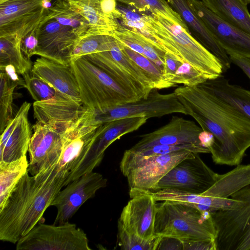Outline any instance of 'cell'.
Instances as JSON below:
<instances>
[{"label":"cell","instance_id":"6da1fadb","mask_svg":"<svg viewBox=\"0 0 250 250\" xmlns=\"http://www.w3.org/2000/svg\"><path fill=\"white\" fill-rule=\"evenodd\" d=\"M203 130L215 141L209 148L214 163L230 166L241 164L250 147V120L231 105L200 84L182 86L174 91Z\"/></svg>","mask_w":250,"mask_h":250},{"label":"cell","instance_id":"7a4b0ae2","mask_svg":"<svg viewBox=\"0 0 250 250\" xmlns=\"http://www.w3.org/2000/svg\"><path fill=\"white\" fill-rule=\"evenodd\" d=\"M27 171L0 209V240L16 244L39 223L67 178L50 169L35 175Z\"/></svg>","mask_w":250,"mask_h":250},{"label":"cell","instance_id":"3957f363","mask_svg":"<svg viewBox=\"0 0 250 250\" xmlns=\"http://www.w3.org/2000/svg\"><path fill=\"white\" fill-rule=\"evenodd\" d=\"M146 37L155 46L176 59L187 62L212 79L222 75L219 60L190 34L168 19L145 13Z\"/></svg>","mask_w":250,"mask_h":250},{"label":"cell","instance_id":"277c9868","mask_svg":"<svg viewBox=\"0 0 250 250\" xmlns=\"http://www.w3.org/2000/svg\"><path fill=\"white\" fill-rule=\"evenodd\" d=\"M81 102L87 109H102L141 99L85 56L73 59Z\"/></svg>","mask_w":250,"mask_h":250},{"label":"cell","instance_id":"5b68a950","mask_svg":"<svg viewBox=\"0 0 250 250\" xmlns=\"http://www.w3.org/2000/svg\"><path fill=\"white\" fill-rule=\"evenodd\" d=\"M155 234L182 242L215 240L216 231L211 212L179 203L157 204Z\"/></svg>","mask_w":250,"mask_h":250},{"label":"cell","instance_id":"8992f818","mask_svg":"<svg viewBox=\"0 0 250 250\" xmlns=\"http://www.w3.org/2000/svg\"><path fill=\"white\" fill-rule=\"evenodd\" d=\"M153 89L147 97L134 102L102 109H87L81 119L85 125H101L122 118L161 117L172 113L187 115L184 105L174 92L161 94Z\"/></svg>","mask_w":250,"mask_h":250},{"label":"cell","instance_id":"52a82bcc","mask_svg":"<svg viewBox=\"0 0 250 250\" xmlns=\"http://www.w3.org/2000/svg\"><path fill=\"white\" fill-rule=\"evenodd\" d=\"M191 152L181 150L145 158L123 154L120 168L127 179L130 198L152 191L166 174Z\"/></svg>","mask_w":250,"mask_h":250},{"label":"cell","instance_id":"ba28073f","mask_svg":"<svg viewBox=\"0 0 250 250\" xmlns=\"http://www.w3.org/2000/svg\"><path fill=\"white\" fill-rule=\"evenodd\" d=\"M230 197L242 199L238 208L211 212L217 250H250V187Z\"/></svg>","mask_w":250,"mask_h":250},{"label":"cell","instance_id":"9c48e42d","mask_svg":"<svg viewBox=\"0 0 250 250\" xmlns=\"http://www.w3.org/2000/svg\"><path fill=\"white\" fill-rule=\"evenodd\" d=\"M141 99L154 89L146 73L123 51L116 39L106 50L84 56Z\"/></svg>","mask_w":250,"mask_h":250},{"label":"cell","instance_id":"30bf717a","mask_svg":"<svg viewBox=\"0 0 250 250\" xmlns=\"http://www.w3.org/2000/svg\"><path fill=\"white\" fill-rule=\"evenodd\" d=\"M17 250H91L86 234L69 222L39 223L16 243Z\"/></svg>","mask_w":250,"mask_h":250},{"label":"cell","instance_id":"8fae6325","mask_svg":"<svg viewBox=\"0 0 250 250\" xmlns=\"http://www.w3.org/2000/svg\"><path fill=\"white\" fill-rule=\"evenodd\" d=\"M218 175L204 163L199 153L191 152L166 174L152 191L173 189L201 194L212 186Z\"/></svg>","mask_w":250,"mask_h":250},{"label":"cell","instance_id":"7c38bea8","mask_svg":"<svg viewBox=\"0 0 250 250\" xmlns=\"http://www.w3.org/2000/svg\"><path fill=\"white\" fill-rule=\"evenodd\" d=\"M101 125H85L80 120L62 134V149L57 164L49 169L71 182L86 157Z\"/></svg>","mask_w":250,"mask_h":250},{"label":"cell","instance_id":"4fadbf2b","mask_svg":"<svg viewBox=\"0 0 250 250\" xmlns=\"http://www.w3.org/2000/svg\"><path fill=\"white\" fill-rule=\"evenodd\" d=\"M42 0H0V37L12 36L21 39L45 19L49 10Z\"/></svg>","mask_w":250,"mask_h":250},{"label":"cell","instance_id":"5bb4252c","mask_svg":"<svg viewBox=\"0 0 250 250\" xmlns=\"http://www.w3.org/2000/svg\"><path fill=\"white\" fill-rule=\"evenodd\" d=\"M107 180L98 172L91 171L68 184L61 190L51 204L57 210L54 222L60 225L68 222L80 208L96 192L106 187Z\"/></svg>","mask_w":250,"mask_h":250},{"label":"cell","instance_id":"9a60e30c","mask_svg":"<svg viewBox=\"0 0 250 250\" xmlns=\"http://www.w3.org/2000/svg\"><path fill=\"white\" fill-rule=\"evenodd\" d=\"M36 32L38 40L36 55L70 64L73 49L80 38L72 29L47 16L38 25Z\"/></svg>","mask_w":250,"mask_h":250},{"label":"cell","instance_id":"2e32d148","mask_svg":"<svg viewBox=\"0 0 250 250\" xmlns=\"http://www.w3.org/2000/svg\"><path fill=\"white\" fill-rule=\"evenodd\" d=\"M145 117L122 118L101 124L90 150L72 181L93 171L102 161L107 147L123 136L138 129L146 123Z\"/></svg>","mask_w":250,"mask_h":250},{"label":"cell","instance_id":"e0dca14e","mask_svg":"<svg viewBox=\"0 0 250 250\" xmlns=\"http://www.w3.org/2000/svg\"><path fill=\"white\" fill-rule=\"evenodd\" d=\"M33 133L29 146L28 172L35 176L53 167L62 149V133L37 122L33 126Z\"/></svg>","mask_w":250,"mask_h":250},{"label":"cell","instance_id":"ac0fdd59","mask_svg":"<svg viewBox=\"0 0 250 250\" xmlns=\"http://www.w3.org/2000/svg\"><path fill=\"white\" fill-rule=\"evenodd\" d=\"M189 6L204 22L228 55L250 57V34L228 23L207 8L199 0H188Z\"/></svg>","mask_w":250,"mask_h":250},{"label":"cell","instance_id":"d6986e66","mask_svg":"<svg viewBox=\"0 0 250 250\" xmlns=\"http://www.w3.org/2000/svg\"><path fill=\"white\" fill-rule=\"evenodd\" d=\"M201 127L192 121L182 117L172 116L165 125L139 136L140 140L130 148L137 151L159 145H193L201 146L199 135Z\"/></svg>","mask_w":250,"mask_h":250},{"label":"cell","instance_id":"ffe728a7","mask_svg":"<svg viewBox=\"0 0 250 250\" xmlns=\"http://www.w3.org/2000/svg\"><path fill=\"white\" fill-rule=\"evenodd\" d=\"M33 107L37 122L62 133L78 122L87 109L81 102L69 98L35 101Z\"/></svg>","mask_w":250,"mask_h":250},{"label":"cell","instance_id":"44dd1931","mask_svg":"<svg viewBox=\"0 0 250 250\" xmlns=\"http://www.w3.org/2000/svg\"><path fill=\"white\" fill-rule=\"evenodd\" d=\"M156 202L149 193L134 196L124 207L118 221L128 232L151 238L155 235Z\"/></svg>","mask_w":250,"mask_h":250},{"label":"cell","instance_id":"7402d4cb","mask_svg":"<svg viewBox=\"0 0 250 250\" xmlns=\"http://www.w3.org/2000/svg\"><path fill=\"white\" fill-rule=\"evenodd\" d=\"M31 72L65 96L81 102L78 82L70 64L41 57L33 63Z\"/></svg>","mask_w":250,"mask_h":250},{"label":"cell","instance_id":"603a6c76","mask_svg":"<svg viewBox=\"0 0 250 250\" xmlns=\"http://www.w3.org/2000/svg\"><path fill=\"white\" fill-rule=\"evenodd\" d=\"M171 7L193 32L195 39L212 53L220 62L223 73L230 67L229 56L218 42L213 34L204 22L190 8L188 0H167Z\"/></svg>","mask_w":250,"mask_h":250},{"label":"cell","instance_id":"cb8c5ba5","mask_svg":"<svg viewBox=\"0 0 250 250\" xmlns=\"http://www.w3.org/2000/svg\"><path fill=\"white\" fill-rule=\"evenodd\" d=\"M158 201L179 203L188 205L202 211L213 212L239 207L242 199L219 198L201 194H192L173 189H163L148 192Z\"/></svg>","mask_w":250,"mask_h":250},{"label":"cell","instance_id":"d4e9b609","mask_svg":"<svg viewBox=\"0 0 250 250\" xmlns=\"http://www.w3.org/2000/svg\"><path fill=\"white\" fill-rule=\"evenodd\" d=\"M21 116L8 137L0 142V162H11L26 155L32 137L28 119L31 104L24 102L21 104Z\"/></svg>","mask_w":250,"mask_h":250},{"label":"cell","instance_id":"484cf974","mask_svg":"<svg viewBox=\"0 0 250 250\" xmlns=\"http://www.w3.org/2000/svg\"><path fill=\"white\" fill-rule=\"evenodd\" d=\"M200 85L233 106L250 120V90L230 83L222 75L208 80Z\"/></svg>","mask_w":250,"mask_h":250},{"label":"cell","instance_id":"4316f807","mask_svg":"<svg viewBox=\"0 0 250 250\" xmlns=\"http://www.w3.org/2000/svg\"><path fill=\"white\" fill-rule=\"evenodd\" d=\"M88 21L89 34L113 35L121 26L117 20L108 18L104 14L101 0H66Z\"/></svg>","mask_w":250,"mask_h":250},{"label":"cell","instance_id":"83f0119b","mask_svg":"<svg viewBox=\"0 0 250 250\" xmlns=\"http://www.w3.org/2000/svg\"><path fill=\"white\" fill-rule=\"evenodd\" d=\"M220 19L250 34V13L247 5L239 0H201Z\"/></svg>","mask_w":250,"mask_h":250},{"label":"cell","instance_id":"f1b7e54d","mask_svg":"<svg viewBox=\"0 0 250 250\" xmlns=\"http://www.w3.org/2000/svg\"><path fill=\"white\" fill-rule=\"evenodd\" d=\"M250 185V164H239L223 174H218L212 186L203 194L215 197L229 198Z\"/></svg>","mask_w":250,"mask_h":250},{"label":"cell","instance_id":"f546056e","mask_svg":"<svg viewBox=\"0 0 250 250\" xmlns=\"http://www.w3.org/2000/svg\"><path fill=\"white\" fill-rule=\"evenodd\" d=\"M113 36L125 46L146 57L163 68L166 53L154 45L143 35L122 25Z\"/></svg>","mask_w":250,"mask_h":250},{"label":"cell","instance_id":"4dcf8cb0","mask_svg":"<svg viewBox=\"0 0 250 250\" xmlns=\"http://www.w3.org/2000/svg\"><path fill=\"white\" fill-rule=\"evenodd\" d=\"M48 17L70 28L79 37L89 33L90 27L87 20L66 0H54Z\"/></svg>","mask_w":250,"mask_h":250},{"label":"cell","instance_id":"1f68e13d","mask_svg":"<svg viewBox=\"0 0 250 250\" xmlns=\"http://www.w3.org/2000/svg\"><path fill=\"white\" fill-rule=\"evenodd\" d=\"M26 155L11 162H0V209L10 196L21 178L28 171Z\"/></svg>","mask_w":250,"mask_h":250},{"label":"cell","instance_id":"d6a6232c","mask_svg":"<svg viewBox=\"0 0 250 250\" xmlns=\"http://www.w3.org/2000/svg\"><path fill=\"white\" fill-rule=\"evenodd\" d=\"M21 41L15 36L0 37V67L11 64L19 74L23 76L31 71L32 65L21 51Z\"/></svg>","mask_w":250,"mask_h":250},{"label":"cell","instance_id":"836d02e7","mask_svg":"<svg viewBox=\"0 0 250 250\" xmlns=\"http://www.w3.org/2000/svg\"><path fill=\"white\" fill-rule=\"evenodd\" d=\"M141 12L159 15L168 19L189 30L181 16L169 5L167 0H117Z\"/></svg>","mask_w":250,"mask_h":250},{"label":"cell","instance_id":"e575fe53","mask_svg":"<svg viewBox=\"0 0 250 250\" xmlns=\"http://www.w3.org/2000/svg\"><path fill=\"white\" fill-rule=\"evenodd\" d=\"M122 48L128 57L146 73L151 81L154 89L159 90L176 85L165 79L163 76V69L153 62L123 44Z\"/></svg>","mask_w":250,"mask_h":250},{"label":"cell","instance_id":"d590c367","mask_svg":"<svg viewBox=\"0 0 250 250\" xmlns=\"http://www.w3.org/2000/svg\"><path fill=\"white\" fill-rule=\"evenodd\" d=\"M0 132H3L13 119V100L14 89L18 84L7 75L0 71Z\"/></svg>","mask_w":250,"mask_h":250},{"label":"cell","instance_id":"8d00e7d4","mask_svg":"<svg viewBox=\"0 0 250 250\" xmlns=\"http://www.w3.org/2000/svg\"><path fill=\"white\" fill-rule=\"evenodd\" d=\"M115 38L104 34H87L80 38L76 44L71 60L107 50Z\"/></svg>","mask_w":250,"mask_h":250},{"label":"cell","instance_id":"74e56055","mask_svg":"<svg viewBox=\"0 0 250 250\" xmlns=\"http://www.w3.org/2000/svg\"><path fill=\"white\" fill-rule=\"evenodd\" d=\"M117 243L124 250H156L162 236L155 235L150 239H145L127 231L118 221Z\"/></svg>","mask_w":250,"mask_h":250},{"label":"cell","instance_id":"f35d334b","mask_svg":"<svg viewBox=\"0 0 250 250\" xmlns=\"http://www.w3.org/2000/svg\"><path fill=\"white\" fill-rule=\"evenodd\" d=\"M23 77L25 82V88L28 90L31 97L36 102L43 101L54 98H68L31 72L23 75Z\"/></svg>","mask_w":250,"mask_h":250},{"label":"cell","instance_id":"ab89813d","mask_svg":"<svg viewBox=\"0 0 250 250\" xmlns=\"http://www.w3.org/2000/svg\"><path fill=\"white\" fill-rule=\"evenodd\" d=\"M188 150L196 153H208L209 150L201 146L193 145H159L146 148L137 151L126 150L124 154L136 158H145L163 155L172 152Z\"/></svg>","mask_w":250,"mask_h":250},{"label":"cell","instance_id":"60d3db41","mask_svg":"<svg viewBox=\"0 0 250 250\" xmlns=\"http://www.w3.org/2000/svg\"><path fill=\"white\" fill-rule=\"evenodd\" d=\"M209 79L204 74L187 62H183L170 80L177 85L182 84L186 86H193L201 84Z\"/></svg>","mask_w":250,"mask_h":250},{"label":"cell","instance_id":"b9f144b4","mask_svg":"<svg viewBox=\"0 0 250 250\" xmlns=\"http://www.w3.org/2000/svg\"><path fill=\"white\" fill-rule=\"evenodd\" d=\"M36 28L24 36L21 41V48L24 57L28 60L36 54L38 40L36 35Z\"/></svg>","mask_w":250,"mask_h":250},{"label":"cell","instance_id":"7bdbcfd3","mask_svg":"<svg viewBox=\"0 0 250 250\" xmlns=\"http://www.w3.org/2000/svg\"><path fill=\"white\" fill-rule=\"evenodd\" d=\"M183 63V62L176 59L170 54L165 53L163 68V76L165 79L170 82V79Z\"/></svg>","mask_w":250,"mask_h":250},{"label":"cell","instance_id":"ee69618b","mask_svg":"<svg viewBox=\"0 0 250 250\" xmlns=\"http://www.w3.org/2000/svg\"><path fill=\"white\" fill-rule=\"evenodd\" d=\"M182 242L183 250H217L215 240Z\"/></svg>","mask_w":250,"mask_h":250},{"label":"cell","instance_id":"f6af8a7d","mask_svg":"<svg viewBox=\"0 0 250 250\" xmlns=\"http://www.w3.org/2000/svg\"><path fill=\"white\" fill-rule=\"evenodd\" d=\"M229 56L231 62L239 67L250 79V57L235 54Z\"/></svg>","mask_w":250,"mask_h":250},{"label":"cell","instance_id":"bcb514c9","mask_svg":"<svg viewBox=\"0 0 250 250\" xmlns=\"http://www.w3.org/2000/svg\"><path fill=\"white\" fill-rule=\"evenodd\" d=\"M0 71L5 73L9 78L12 81L16 83L18 85H21L25 87L24 80L19 76V74L13 65L8 64L0 67Z\"/></svg>","mask_w":250,"mask_h":250},{"label":"cell","instance_id":"7dc6e473","mask_svg":"<svg viewBox=\"0 0 250 250\" xmlns=\"http://www.w3.org/2000/svg\"><path fill=\"white\" fill-rule=\"evenodd\" d=\"M199 140L201 145L208 149L213 146L215 141L213 135L211 132L206 130H203L200 133Z\"/></svg>","mask_w":250,"mask_h":250},{"label":"cell","instance_id":"c3c4849f","mask_svg":"<svg viewBox=\"0 0 250 250\" xmlns=\"http://www.w3.org/2000/svg\"><path fill=\"white\" fill-rule=\"evenodd\" d=\"M54 0H42V7L45 10H49L52 5Z\"/></svg>","mask_w":250,"mask_h":250},{"label":"cell","instance_id":"681fc988","mask_svg":"<svg viewBox=\"0 0 250 250\" xmlns=\"http://www.w3.org/2000/svg\"><path fill=\"white\" fill-rule=\"evenodd\" d=\"M242 3L248 5V4L250 3V0H239Z\"/></svg>","mask_w":250,"mask_h":250}]
</instances>
